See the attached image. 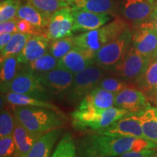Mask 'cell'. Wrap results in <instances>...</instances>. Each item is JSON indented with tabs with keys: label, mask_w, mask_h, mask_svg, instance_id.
I'll return each instance as SVG.
<instances>
[{
	"label": "cell",
	"mask_w": 157,
	"mask_h": 157,
	"mask_svg": "<svg viewBox=\"0 0 157 157\" xmlns=\"http://www.w3.org/2000/svg\"><path fill=\"white\" fill-rule=\"evenodd\" d=\"M50 39L44 36H32L17 55L21 65H27L48 52Z\"/></svg>",
	"instance_id": "ac0fdd59"
},
{
	"label": "cell",
	"mask_w": 157,
	"mask_h": 157,
	"mask_svg": "<svg viewBox=\"0 0 157 157\" xmlns=\"http://www.w3.org/2000/svg\"><path fill=\"white\" fill-rule=\"evenodd\" d=\"M139 25H143V26L151 28L157 32V4H156V5H155L154 10H153L151 15L149 17L148 21Z\"/></svg>",
	"instance_id": "f35d334b"
},
{
	"label": "cell",
	"mask_w": 157,
	"mask_h": 157,
	"mask_svg": "<svg viewBox=\"0 0 157 157\" xmlns=\"http://www.w3.org/2000/svg\"><path fill=\"white\" fill-rule=\"evenodd\" d=\"M8 92L24 94L48 102L52 101L54 98L43 85L38 75L25 66L20 68L18 73L10 84L5 93Z\"/></svg>",
	"instance_id": "52a82bcc"
},
{
	"label": "cell",
	"mask_w": 157,
	"mask_h": 157,
	"mask_svg": "<svg viewBox=\"0 0 157 157\" xmlns=\"http://www.w3.org/2000/svg\"><path fill=\"white\" fill-rule=\"evenodd\" d=\"M132 85H134V84L129 83L125 80L117 77V76L113 75L112 76H109L106 75L102 78L98 87L106 90L109 93L114 94L116 95L121 91Z\"/></svg>",
	"instance_id": "4dcf8cb0"
},
{
	"label": "cell",
	"mask_w": 157,
	"mask_h": 157,
	"mask_svg": "<svg viewBox=\"0 0 157 157\" xmlns=\"http://www.w3.org/2000/svg\"><path fill=\"white\" fill-rule=\"evenodd\" d=\"M17 22H18V18L15 17V18L10 20V21L0 23V34H5V33L15 34V33L18 32L17 31Z\"/></svg>",
	"instance_id": "8d00e7d4"
},
{
	"label": "cell",
	"mask_w": 157,
	"mask_h": 157,
	"mask_svg": "<svg viewBox=\"0 0 157 157\" xmlns=\"http://www.w3.org/2000/svg\"><path fill=\"white\" fill-rule=\"evenodd\" d=\"M148 98H150L151 101H152L153 103H154L157 107V91L155 92L154 93H153L152 95H151Z\"/></svg>",
	"instance_id": "60d3db41"
},
{
	"label": "cell",
	"mask_w": 157,
	"mask_h": 157,
	"mask_svg": "<svg viewBox=\"0 0 157 157\" xmlns=\"http://www.w3.org/2000/svg\"><path fill=\"white\" fill-rule=\"evenodd\" d=\"M135 84L148 98L157 91V56L151 58L146 70Z\"/></svg>",
	"instance_id": "603a6c76"
},
{
	"label": "cell",
	"mask_w": 157,
	"mask_h": 157,
	"mask_svg": "<svg viewBox=\"0 0 157 157\" xmlns=\"http://www.w3.org/2000/svg\"><path fill=\"white\" fill-rule=\"evenodd\" d=\"M133 32L128 29L119 37L105 44L95 54V63L109 73L122 60L132 44Z\"/></svg>",
	"instance_id": "8992f818"
},
{
	"label": "cell",
	"mask_w": 157,
	"mask_h": 157,
	"mask_svg": "<svg viewBox=\"0 0 157 157\" xmlns=\"http://www.w3.org/2000/svg\"><path fill=\"white\" fill-rule=\"evenodd\" d=\"M115 95L97 87L78 103L76 109L86 111L105 110L114 106Z\"/></svg>",
	"instance_id": "e0dca14e"
},
{
	"label": "cell",
	"mask_w": 157,
	"mask_h": 157,
	"mask_svg": "<svg viewBox=\"0 0 157 157\" xmlns=\"http://www.w3.org/2000/svg\"><path fill=\"white\" fill-rule=\"evenodd\" d=\"M19 19H24L37 28L46 31L50 21V15L39 11L31 3L21 5L17 14Z\"/></svg>",
	"instance_id": "cb8c5ba5"
},
{
	"label": "cell",
	"mask_w": 157,
	"mask_h": 157,
	"mask_svg": "<svg viewBox=\"0 0 157 157\" xmlns=\"http://www.w3.org/2000/svg\"><path fill=\"white\" fill-rule=\"evenodd\" d=\"M42 135L32 132L15 119L13 137L17 147V157H25Z\"/></svg>",
	"instance_id": "d6986e66"
},
{
	"label": "cell",
	"mask_w": 157,
	"mask_h": 157,
	"mask_svg": "<svg viewBox=\"0 0 157 157\" xmlns=\"http://www.w3.org/2000/svg\"><path fill=\"white\" fill-rule=\"evenodd\" d=\"M28 2L44 14L50 15L59 10L68 7L66 0H27Z\"/></svg>",
	"instance_id": "1f68e13d"
},
{
	"label": "cell",
	"mask_w": 157,
	"mask_h": 157,
	"mask_svg": "<svg viewBox=\"0 0 157 157\" xmlns=\"http://www.w3.org/2000/svg\"><path fill=\"white\" fill-rule=\"evenodd\" d=\"M44 30L34 26V25L24 19L18 18V22H17V31L18 32L31 34L32 36H44ZM44 31L46 32V31Z\"/></svg>",
	"instance_id": "d590c367"
},
{
	"label": "cell",
	"mask_w": 157,
	"mask_h": 157,
	"mask_svg": "<svg viewBox=\"0 0 157 157\" xmlns=\"http://www.w3.org/2000/svg\"><path fill=\"white\" fill-rule=\"evenodd\" d=\"M0 157H17V147L13 135L0 137Z\"/></svg>",
	"instance_id": "e575fe53"
},
{
	"label": "cell",
	"mask_w": 157,
	"mask_h": 157,
	"mask_svg": "<svg viewBox=\"0 0 157 157\" xmlns=\"http://www.w3.org/2000/svg\"><path fill=\"white\" fill-rule=\"evenodd\" d=\"M154 157H157V155H156H156H155V156H154Z\"/></svg>",
	"instance_id": "ee69618b"
},
{
	"label": "cell",
	"mask_w": 157,
	"mask_h": 157,
	"mask_svg": "<svg viewBox=\"0 0 157 157\" xmlns=\"http://www.w3.org/2000/svg\"><path fill=\"white\" fill-rule=\"evenodd\" d=\"M61 133L62 129L58 128L42 135L25 157H50Z\"/></svg>",
	"instance_id": "44dd1931"
},
{
	"label": "cell",
	"mask_w": 157,
	"mask_h": 157,
	"mask_svg": "<svg viewBox=\"0 0 157 157\" xmlns=\"http://www.w3.org/2000/svg\"><path fill=\"white\" fill-rule=\"evenodd\" d=\"M58 60L48 52L40 58L25 66L28 69L34 72L36 75L42 74L53 70L58 67Z\"/></svg>",
	"instance_id": "83f0119b"
},
{
	"label": "cell",
	"mask_w": 157,
	"mask_h": 157,
	"mask_svg": "<svg viewBox=\"0 0 157 157\" xmlns=\"http://www.w3.org/2000/svg\"><path fill=\"white\" fill-rule=\"evenodd\" d=\"M3 95L5 101L10 105H11L12 106L41 107L62 112V111H60V109L58 106H56L55 104L51 103V102L37 99L36 98L24 95V94L8 92V93L3 94Z\"/></svg>",
	"instance_id": "7402d4cb"
},
{
	"label": "cell",
	"mask_w": 157,
	"mask_h": 157,
	"mask_svg": "<svg viewBox=\"0 0 157 157\" xmlns=\"http://www.w3.org/2000/svg\"><path fill=\"white\" fill-rule=\"evenodd\" d=\"M77 157H116L129 151H140L157 148L146 138L116 137L94 132L76 142Z\"/></svg>",
	"instance_id": "6da1fadb"
},
{
	"label": "cell",
	"mask_w": 157,
	"mask_h": 157,
	"mask_svg": "<svg viewBox=\"0 0 157 157\" xmlns=\"http://www.w3.org/2000/svg\"><path fill=\"white\" fill-rule=\"evenodd\" d=\"M15 124L14 113H12L7 109H2L0 114V137L13 135Z\"/></svg>",
	"instance_id": "d6a6232c"
},
{
	"label": "cell",
	"mask_w": 157,
	"mask_h": 157,
	"mask_svg": "<svg viewBox=\"0 0 157 157\" xmlns=\"http://www.w3.org/2000/svg\"><path fill=\"white\" fill-rule=\"evenodd\" d=\"M128 113L127 110L115 106L96 111L76 109L71 113L72 125L76 129L83 132H96L109 127Z\"/></svg>",
	"instance_id": "277c9868"
},
{
	"label": "cell",
	"mask_w": 157,
	"mask_h": 157,
	"mask_svg": "<svg viewBox=\"0 0 157 157\" xmlns=\"http://www.w3.org/2000/svg\"><path fill=\"white\" fill-rule=\"evenodd\" d=\"M129 29L124 20L116 17L101 28L82 33L74 36L75 46L95 53L104 45L114 40Z\"/></svg>",
	"instance_id": "3957f363"
},
{
	"label": "cell",
	"mask_w": 157,
	"mask_h": 157,
	"mask_svg": "<svg viewBox=\"0 0 157 157\" xmlns=\"http://www.w3.org/2000/svg\"><path fill=\"white\" fill-rule=\"evenodd\" d=\"M132 46L139 53L154 58L157 48V32L151 28L138 25L133 32Z\"/></svg>",
	"instance_id": "2e32d148"
},
{
	"label": "cell",
	"mask_w": 157,
	"mask_h": 157,
	"mask_svg": "<svg viewBox=\"0 0 157 157\" xmlns=\"http://www.w3.org/2000/svg\"><path fill=\"white\" fill-rule=\"evenodd\" d=\"M75 47L74 36L55 39L50 42L48 52L56 59L62 58Z\"/></svg>",
	"instance_id": "f546056e"
},
{
	"label": "cell",
	"mask_w": 157,
	"mask_h": 157,
	"mask_svg": "<svg viewBox=\"0 0 157 157\" xmlns=\"http://www.w3.org/2000/svg\"><path fill=\"white\" fill-rule=\"evenodd\" d=\"M72 13L74 18V32H86L100 29L111 19L109 13H97L84 10H74Z\"/></svg>",
	"instance_id": "9a60e30c"
},
{
	"label": "cell",
	"mask_w": 157,
	"mask_h": 157,
	"mask_svg": "<svg viewBox=\"0 0 157 157\" xmlns=\"http://www.w3.org/2000/svg\"><path fill=\"white\" fill-rule=\"evenodd\" d=\"M151 58L139 53L131 44L122 60L109 74L134 84L146 70Z\"/></svg>",
	"instance_id": "ba28073f"
},
{
	"label": "cell",
	"mask_w": 157,
	"mask_h": 157,
	"mask_svg": "<svg viewBox=\"0 0 157 157\" xmlns=\"http://www.w3.org/2000/svg\"><path fill=\"white\" fill-rule=\"evenodd\" d=\"M148 1L150 2H152V3H154V2H156L157 0H148Z\"/></svg>",
	"instance_id": "b9f144b4"
},
{
	"label": "cell",
	"mask_w": 157,
	"mask_h": 157,
	"mask_svg": "<svg viewBox=\"0 0 157 157\" xmlns=\"http://www.w3.org/2000/svg\"><path fill=\"white\" fill-rule=\"evenodd\" d=\"M94 132L116 137H135L145 138L138 112L128 113L109 127Z\"/></svg>",
	"instance_id": "9c48e42d"
},
{
	"label": "cell",
	"mask_w": 157,
	"mask_h": 157,
	"mask_svg": "<svg viewBox=\"0 0 157 157\" xmlns=\"http://www.w3.org/2000/svg\"><path fill=\"white\" fill-rule=\"evenodd\" d=\"M32 35L24 34V33L17 32L13 35L8 44L1 50V59L0 61H2L5 58L13 56H17L22 51L25 44L29 40Z\"/></svg>",
	"instance_id": "4316f807"
},
{
	"label": "cell",
	"mask_w": 157,
	"mask_h": 157,
	"mask_svg": "<svg viewBox=\"0 0 157 157\" xmlns=\"http://www.w3.org/2000/svg\"><path fill=\"white\" fill-rule=\"evenodd\" d=\"M95 54L86 49L75 46L66 56L59 59L58 67L76 74L95 63Z\"/></svg>",
	"instance_id": "5bb4252c"
},
{
	"label": "cell",
	"mask_w": 157,
	"mask_h": 157,
	"mask_svg": "<svg viewBox=\"0 0 157 157\" xmlns=\"http://www.w3.org/2000/svg\"><path fill=\"white\" fill-rule=\"evenodd\" d=\"M15 119L32 132L44 135L58 128L66 123L63 112L34 106H13Z\"/></svg>",
	"instance_id": "7a4b0ae2"
},
{
	"label": "cell",
	"mask_w": 157,
	"mask_h": 157,
	"mask_svg": "<svg viewBox=\"0 0 157 157\" xmlns=\"http://www.w3.org/2000/svg\"><path fill=\"white\" fill-rule=\"evenodd\" d=\"M114 106L127 110L129 113H137L151 105L148 96L136 86L132 85L115 95Z\"/></svg>",
	"instance_id": "7c38bea8"
},
{
	"label": "cell",
	"mask_w": 157,
	"mask_h": 157,
	"mask_svg": "<svg viewBox=\"0 0 157 157\" xmlns=\"http://www.w3.org/2000/svg\"><path fill=\"white\" fill-rule=\"evenodd\" d=\"M43 85L54 98L64 99L73 82L74 74L63 68L57 67L47 73L39 74Z\"/></svg>",
	"instance_id": "30bf717a"
},
{
	"label": "cell",
	"mask_w": 157,
	"mask_h": 157,
	"mask_svg": "<svg viewBox=\"0 0 157 157\" xmlns=\"http://www.w3.org/2000/svg\"><path fill=\"white\" fill-rule=\"evenodd\" d=\"M138 113L144 137L157 145V107L149 106Z\"/></svg>",
	"instance_id": "d4e9b609"
},
{
	"label": "cell",
	"mask_w": 157,
	"mask_h": 157,
	"mask_svg": "<svg viewBox=\"0 0 157 157\" xmlns=\"http://www.w3.org/2000/svg\"><path fill=\"white\" fill-rule=\"evenodd\" d=\"M156 151L153 149H146L140 151H129L116 157H154Z\"/></svg>",
	"instance_id": "74e56055"
},
{
	"label": "cell",
	"mask_w": 157,
	"mask_h": 157,
	"mask_svg": "<svg viewBox=\"0 0 157 157\" xmlns=\"http://www.w3.org/2000/svg\"><path fill=\"white\" fill-rule=\"evenodd\" d=\"M156 56H157V48H156V52H155V53H154V57H156Z\"/></svg>",
	"instance_id": "7bdbcfd3"
},
{
	"label": "cell",
	"mask_w": 157,
	"mask_h": 157,
	"mask_svg": "<svg viewBox=\"0 0 157 157\" xmlns=\"http://www.w3.org/2000/svg\"><path fill=\"white\" fill-rule=\"evenodd\" d=\"M20 63L17 56H13L5 58L1 61L0 66V86L1 93L5 94L7 87L14 79L15 76L18 73L20 68Z\"/></svg>",
	"instance_id": "484cf974"
},
{
	"label": "cell",
	"mask_w": 157,
	"mask_h": 157,
	"mask_svg": "<svg viewBox=\"0 0 157 157\" xmlns=\"http://www.w3.org/2000/svg\"><path fill=\"white\" fill-rule=\"evenodd\" d=\"M21 7L19 0H4L0 4V23L17 17Z\"/></svg>",
	"instance_id": "836d02e7"
},
{
	"label": "cell",
	"mask_w": 157,
	"mask_h": 157,
	"mask_svg": "<svg viewBox=\"0 0 157 157\" xmlns=\"http://www.w3.org/2000/svg\"><path fill=\"white\" fill-rule=\"evenodd\" d=\"M155 5L148 0H121L119 4L124 19L137 26L148 21Z\"/></svg>",
	"instance_id": "4fadbf2b"
},
{
	"label": "cell",
	"mask_w": 157,
	"mask_h": 157,
	"mask_svg": "<svg viewBox=\"0 0 157 157\" xmlns=\"http://www.w3.org/2000/svg\"><path fill=\"white\" fill-rule=\"evenodd\" d=\"M74 18L69 7L59 10L51 15L46 30V37L50 40L72 36Z\"/></svg>",
	"instance_id": "8fae6325"
},
{
	"label": "cell",
	"mask_w": 157,
	"mask_h": 157,
	"mask_svg": "<svg viewBox=\"0 0 157 157\" xmlns=\"http://www.w3.org/2000/svg\"><path fill=\"white\" fill-rule=\"evenodd\" d=\"M107 73L109 72L94 63L74 74L73 82L64 99L70 104L79 103L84 96L98 87Z\"/></svg>",
	"instance_id": "5b68a950"
},
{
	"label": "cell",
	"mask_w": 157,
	"mask_h": 157,
	"mask_svg": "<svg viewBox=\"0 0 157 157\" xmlns=\"http://www.w3.org/2000/svg\"><path fill=\"white\" fill-rule=\"evenodd\" d=\"M68 7L74 10H84L97 13L114 14L117 5L115 0H66Z\"/></svg>",
	"instance_id": "ffe728a7"
},
{
	"label": "cell",
	"mask_w": 157,
	"mask_h": 157,
	"mask_svg": "<svg viewBox=\"0 0 157 157\" xmlns=\"http://www.w3.org/2000/svg\"><path fill=\"white\" fill-rule=\"evenodd\" d=\"M13 34H10V33H5V34H0V50H2L6 45L8 44Z\"/></svg>",
	"instance_id": "ab89813d"
},
{
	"label": "cell",
	"mask_w": 157,
	"mask_h": 157,
	"mask_svg": "<svg viewBox=\"0 0 157 157\" xmlns=\"http://www.w3.org/2000/svg\"><path fill=\"white\" fill-rule=\"evenodd\" d=\"M51 157H77L76 142L70 132L63 135Z\"/></svg>",
	"instance_id": "f1b7e54d"
}]
</instances>
